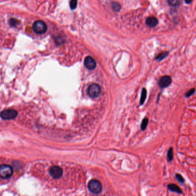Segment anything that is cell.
Instances as JSON below:
<instances>
[{"mask_svg": "<svg viewBox=\"0 0 196 196\" xmlns=\"http://www.w3.org/2000/svg\"><path fill=\"white\" fill-rule=\"evenodd\" d=\"M13 174V167L9 165L3 164L0 165V178L4 180L9 179Z\"/></svg>", "mask_w": 196, "mask_h": 196, "instance_id": "6da1fadb", "label": "cell"}, {"mask_svg": "<svg viewBox=\"0 0 196 196\" xmlns=\"http://www.w3.org/2000/svg\"><path fill=\"white\" fill-rule=\"evenodd\" d=\"M47 29V26L45 22L39 20L34 22L32 24V30L33 32L38 34L42 35L46 32Z\"/></svg>", "mask_w": 196, "mask_h": 196, "instance_id": "7a4b0ae2", "label": "cell"}, {"mask_svg": "<svg viewBox=\"0 0 196 196\" xmlns=\"http://www.w3.org/2000/svg\"><path fill=\"white\" fill-rule=\"evenodd\" d=\"M88 188L92 193L99 194L102 191V185L98 180H92L88 184Z\"/></svg>", "mask_w": 196, "mask_h": 196, "instance_id": "3957f363", "label": "cell"}, {"mask_svg": "<svg viewBox=\"0 0 196 196\" xmlns=\"http://www.w3.org/2000/svg\"><path fill=\"white\" fill-rule=\"evenodd\" d=\"M101 87L96 83L91 84L87 89L88 95L92 98H97L101 94Z\"/></svg>", "mask_w": 196, "mask_h": 196, "instance_id": "277c9868", "label": "cell"}, {"mask_svg": "<svg viewBox=\"0 0 196 196\" xmlns=\"http://www.w3.org/2000/svg\"><path fill=\"white\" fill-rule=\"evenodd\" d=\"M17 112L13 109H7L2 111L1 113V117L4 120H11L15 118Z\"/></svg>", "mask_w": 196, "mask_h": 196, "instance_id": "5b68a950", "label": "cell"}, {"mask_svg": "<svg viewBox=\"0 0 196 196\" xmlns=\"http://www.w3.org/2000/svg\"><path fill=\"white\" fill-rule=\"evenodd\" d=\"M172 82L171 78L168 76H162L159 81V86L161 88H166L170 85Z\"/></svg>", "mask_w": 196, "mask_h": 196, "instance_id": "8992f818", "label": "cell"}, {"mask_svg": "<svg viewBox=\"0 0 196 196\" xmlns=\"http://www.w3.org/2000/svg\"><path fill=\"white\" fill-rule=\"evenodd\" d=\"M84 65L89 70H94L96 67V62L91 56H87L84 60Z\"/></svg>", "mask_w": 196, "mask_h": 196, "instance_id": "52a82bcc", "label": "cell"}, {"mask_svg": "<svg viewBox=\"0 0 196 196\" xmlns=\"http://www.w3.org/2000/svg\"><path fill=\"white\" fill-rule=\"evenodd\" d=\"M146 23L150 27L154 28L158 25V20L157 18L154 17H150L146 19Z\"/></svg>", "mask_w": 196, "mask_h": 196, "instance_id": "ba28073f", "label": "cell"}, {"mask_svg": "<svg viewBox=\"0 0 196 196\" xmlns=\"http://www.w3.org/2000/svg\"><path fill=\"white\" fill-rule=\"evenodd\" d=\"M168 188H169L170 191H174V192H176L180 194H182V191H181V189H180V188L175 184H170L168 185Z\"/></svg>", "mask_w": 196, "mask_h": 196, "instance_id": "9c48e42d", "label": "cell"}, {"mask_svg": "<svg viewBox=\"0 0 196 196\" xmlns=\"http://www.w3.org/2000/svg\"><path fill=\"white\" fill-rule=\"evenodd\" d=\"M146 97H147V90L146 89L143 88V90L142 92V96H141V98H140V105H143L145 100H146Z\"/></svg>", "mask_w": 196, "mask_h": 196, "instance_id": "30bf717a", "label": "cell"}, {"mask_svg": "<svg viewBox=\"0 0 196 196\" xmlns=\"http://www.w3.org/2000/svg\"><path fill=\"white\" fill-rule=\"evenodd\" d=\"M168 3L170 5L177 6L180 5L181 0H168Z\"/></svg>", "mask_w": 196, "mask_h": 196, "instance_id": "8fae6325", "label": "cell"}, {"mask_svg": "<svg viewBox=\"0 0 196 196\" xmlns=\"http://www.w3.org/2000/svg\"><path fill=\"white\" fill-rule=\"evenodd\" d=\"M148 120L147 118H145L142 121V125H141V129L143 131L145 130L147 128V125H148Z\"/></svg>", "mask_w": 196, "mask_h": 196, "instance_id": "7c38bea8", "label": "cell"}, {"mask_svg": "<svg viewBox=\"0 0 196 196\" xmlns=\"http://www.w3.org/2000/svg\"><path fill=\"white\" fill-rule=\"evenodd\" d=\"M173 158V150L172 148H170L167 153V160L168 161H171Z\"/></svg>", "mask_w": 196, "mask_h": 196, "instance_id": "4fadbf2b", "label": "cell"}, {"mask_svg": "<svg viewBox=\"0 0 196 196\" xmlns=\"http://www.w3.org/2000/svg\"><path fill=\"white\" fill-rule=\"evenodd\" d=\"M77 5V0H71L70 2V6L71 9H74L76 8Z\"/></svg>", "mask_w": 196, "mask_h": 196, "instance_id": "5bb4252c", "label": "cell"}, {"mask_svg": "<svg viewBox=\"0 0 196 196\" xmlns=\"http://www.w3.org/2000/svg\"><path fill=\"white\" fill-rule=\"evenodd\" d=\"M112 6L113 9L114 10H115V11H119L120 10L121 7H120V5L118 3H117V2H113L112 4Z\"/></svg>", "mask_w": 196, "mask_h": 196, "instance_id": "9a60e30c", "label": "cell"}, {"mask_svg": "<svg viewBox=\"0 0 196 196\" xmlns=\"http://www.w3.org/2000/svg\"><path fill=\"white\" fill-rule=\"evenodd\" d=\"M175 177H176V178H177V180H178L180 182H181V183H184V182L185 180H184V178L182 177V176L181 175L179 174H177L176 175H175Z\"/></svg>", "mask_w": 196, "mask_h": 196, "instance_id": "2e32d148", "label": "cell"}, {"mask_svg": "<svg viewBox=\"0 0 196 196\" xmlns=\"http://www.w3.org/2000/svg\"><path fill=\"white\" fill-rule=\"evenodd\" d=\"M167 55H168V52H164L162 54L159 55L158 57L157 58V59H159V60H161V59H164V58L166 57Z\"/></svg>", "mask_w": 196, "mask_h": 196, "instance_id": "e0dca14e", "label": "cell"}, {"mask_svg": "<svg viewBox=\"0 0 196 196\" xmlns=\"http://www.w3.org/2000/svg\"><path fill=\"white\" fill-rule=\"evenodd\" d=\"M194 93V89H191L189 92H188L187 93H186V97H189L191 96L193 93Z\"/></svg>", "mask_w": 196, "mask_h": 196, "instance_id": "ac0fdd59", "label": "cell"}, {"mask_svg": "<svg viewBox=\"0 0 196 196\" xmlns=\"http://www.w3.org/2000/svg\"><path fill=\"white\" fill-rule=\"evenodd\" d=\"M185 2L187 4H190L192 0H185Z\"/></svg>", "mask_w": 196, "mask_h": 196, "instance_id": "d6986e66", "label": "cell"}]
</instances>
